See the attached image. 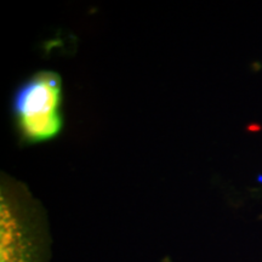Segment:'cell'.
<instances>
[{"label":"cell","mask_w":262,"mask_h":262,"mask_svg":"<svg viewBox=\"0 0 262 262\" xmlns=\"http://www.w3.org/2000/svg\"><path fill=\"white\" fill-rule=\"evenodd\" d=\"M3 261L42 262V247L35 232L28 229L29 224L19 221L14 210L3 204Z\"/></svg>","instance_id":"7a4b0ae2"},{"label":"cell","mask_w":262,"mask_h":262,"mask_svg":"<svg viewBox=\"0 0 262 262\" xmlns=\"http://www.w3.org/2000/svg\"><path fill=\"white\" fill-rule=\"evenodd\" d=\"M12 113L26 142H44L56 137L63 126L60 75L51 71L31 75L15 91Z\"/></svg>","instance_id":"6da1fadb"}]
</instances>
